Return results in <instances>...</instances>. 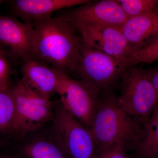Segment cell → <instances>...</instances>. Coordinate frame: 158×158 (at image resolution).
<instances>
[{"mask_svg": "<svg viewBox=\"0 0 158 158\" xmlns=\"http://www.w3.org/2000/svg\"><path fill=\"white\" fill-rule=\"evenodd\" d=\"M33 26V56L61 72H74L83 41L73 24L56 16L37 20Z\"/></svg>", "mask_w": 158, "mask_h": 158, "instance_id": "obj_1", "label": "cell"}, {"mask_svg": "<svg viewBox=\"0 0 158 158\" xmlns=\"http://www.w3.org/2000/svg\"><path fill=\"white\" fill-rule=\"evenodd\" d=\"M103 93L90 128L96 144V155L118 144L134 150L142 138L144 126L120 107L118 97L111 90Z\"/></svg>", "mask_w": 158, "mask_h": 158, "instance_id": "obj_2", "label": "cell"}, {"mask_svg": "<svg viewBox=\"0 0 158 158\" xmlns=\"http://www.w3.org/2000/svg\"><path fill=\"white\" fill-rule=\"evenodd\" d=\"M118 105L126 113L146 126L156 105L158 97L148 77L145 69L131 65L120 78Z\"/></svg>", "mask_w": 158, "mask_h": 158, "instance_id": "obj_3", "label": "cell"}, {"mask_svg": "<svg viewBox=\"0 0 158 158\" xmlns=\"http://www.w3.org/2000/svg\"><path fill=\"white\" fill-rule=\"evenodd\" d=\"M130 66L128 58L111 56L83 42L74 72L80 78L79 81L101 93L111 90Z\"/></svg>", "mask_w": 158, "mask_h": 158, "instance_id": "obj_4", "label": "cell"}, {"mask_svg": "<svg viewBox=\"0 0 158 158\" xmlns=\"http://www.w3.org/2000/svg\"><path fill=\"white\" fill-rule=\"evenodd\" d=\"M11 89L15 104L13 132L24 136L52 120L57 102L43 97L22 78Z\"/></svg>", "mask_w": 158, "mask_h": 158, "instance_id": "obj_5", "label": "cell"}, {"mask_svg": "<svg viewBox=\"0 0 158 158\" xmlns=\"http://www.w3.org/2000/svg\"><path fill=\"white\" fill-rule=\"evenodd\" d=\"M52 125L53 139L69 158H94L96 146L91 131L57 102Z\"/></svg>", "mask_w": 158, "mask_h": 158, "instance_id": "obj_6", "label": "cell"}, {"mask_svg": "<svg viewBox=\"0 0 158 158\" xmlns=\"http://www.w3.org/2000/svg\"><path fill=\"white\" fill-rule=\"evenodd\" d=\"M74 26L83 43L90 48L119 59L130 58L136 52L120 27L98 24Z\"/></svg>", "mask_w": 158, "mask_h": 158, "instance_id": "obj_7", "label": "cell"}, {"mask_svg": "<svg viewBox=\"0 0 158 158\" xmlns=\"http://www.w3.org/2000/svg\"><path fill=\"white\" fill-rule=\"evenodd\" d=\"M74 25L98 24L121 27L128 19L116 0H102L83 4L59 13Z\"/></svg>", "mask_w": 158, "mask_h": 158, "instance_id": "obj_8", "label": "cell"}, {"mask_svg": "<svg viewBox=\"0 0 158 158\" xmlns=\"http://www.w3.org/2000/svg\"><path fill=\"white\" fill-rule=\"evenodd\" d=\"M99 92L79 80L65 75L60 102L73 117L90 129L99 100Z\"/></svg>", "mask_w": 158, "mask_h": 158, "instance_id": "obj_9", "label": "cell"}, {"mask_svg": "<svg viewBox=\"0 0 158 158\" xmlns=\"http://www.w3.org/2000/svg\"><path fill=\"white\" fill-rule=\"evenodd\" d=\"M22 79L47 99L55 94L62 95L66 73L55 69L34 56L19 62Z\"/></svg>", "mask_w": 158, "mask_h": 158, "instance_id": "obj_10", "label": "cell"}, {"mask_svg": "<svg viewBox=\"0 0 158 158\" xmlns=\"http://www.w3.org/2000/svg\"><path fill=\"white\" fill-rule=\"evenodd\" d=\"M33 26L15 18L0 15V51L15 62L33 56Z\"/></svg>", "mask_w": 158, "mask_h": 158, "instance_id": "obj_11", "label": "cell"}, {"mask_svg": "<svg viewBox=\"0 0 158 158\" xmlns=\"http://www.w3.org/2000/svg\"><path fill=\"white\" fill-rule=\"evenodd\" d=\"M90 0H14L9 1L15 15L33 25L37 20L52 17L56 11L80 6Z\"/></svg>", "mask_w": 158, "mask_h": 158, "instance_id": "obj_12", "label": "cell"}, {"mask_svg": "<svg viewBox=\"0 0 158 158\" xmlns=\"http://www.w3.org/2000/svg\"><path fill=\"white\" fill-rule=\"evenodd\" d=\"M120 30L136 52L142 50L158 37V11L129 18Z\"/></svg>", "mask_w": 158, "mask_h": 158, "instance_id": "obj_13", "label": "cell"}, {"mask_svg": "<svg viewBox=\"0 0 158 158\" xmlns=\"http://www.w3.org/2000/svg\"><path fill=\"white\" fill-rule=\"evenodd\" d=\"M134 150L136 158H158V102Z\"/></svg>", "mask_w": 158, "mask_h": 158, "instance_id": "obj_14", "label": "cell"}, {"mask_svg": "<svg viewBox=\"0 0 158 158\" xmlns=\"http://www.w3.org/2000/svg\"><path fill=\"white\" fill-rule=\"evenodd\" d=\"M22 153L27 158H69L52 138L31 141L23 146Z\"/></svg>", "mask_w": 158, "mask_h": 158, "instance_id": "obj_15", "label": "cell"}, {"mask_svg": "<svg viewBox=\"0 0 158 158\" xmlns=\"http://www.w3.org/2000/svg\"><path fill=\"white\" fill-rule=\"evenodd\" d=\"M15 104L10 85H0V131L13 132Z\"/></svg>", "mask_w": 158, "mask_h": 158, "instance_id": "obj_16", "label": "cell"}, {"mask_svg": "<svg viewBox=\"0 0 158 158\" xmlns=\"http://www.w3.org/2000/svg\"><path fill=\"white\" fill-rule=\"evenodd\" d=\"M129 18L158 11V0H116Z\"/></svg>", "mask_w": 158, "mask_h": 158, "instance_id": "obj_17", "label": "cell"}, {"mask_svg": "<svg viewBox=\"0 0 158 158\" xmlns=\"http://www.w3.org/2000/svg\"><path fill=\"white\" fill-rule=\"evenodd\" d=\"M131 65L158 61V37L146 48L137 52L128 58Z\"/></svg>", "mask_w": 158, "mask_h": 158, "instance_id": "obj_18", "label": "cell"}, {"mask_svg": "<svg viewBox=\"0 0 158 158\" xmlns=\"http://www.w3.org/2000/svg\"><path fill=\"white\" fill-rule=\"evenodd\" d=\"M11 61H14L7 53L0 51V85H10L12 72Z\"/></svg>", "mask_w": 158, "mask_h": 158, "instance_id": "obj_19", "label": "cell"}, {"mask_svg": "<svg viewBox=\"0 0 158 158\" xmlns=\"http://www.w3.org/2000/svg\"><path fill=\"white\" fill-rule=\"evenodd\" d=\"M130 148L124 144H118L99 154L94 158H130L128 154Z\"/></svg>", "mask_w": 158, "mask_h": 158, "instance_id": "obj_20", "label": "cell"}, {"mask_svg": "<svg viewBox=\"0 0 158 158\" xmlns=\"http://www.w3.org/2000/svg\"><path fill=\"white\" fill-rule=\"evenodd\" d=\"M149 81L155 89L158 97V66L155 68L145 69Z\"/></svg>", "mask_w": 158, "mask_h": 158, "instance_id": "obj_21", "label": "cell"}, {"mask_svg": "<svg viewBox=\"0 0 158 158\" xmlns=\"http://www.w3.org/2000/svg\"><path fill=\"white\" fill-rule=\"evenodd\" d=\"M4 2V1H2V0H0V6L2 5V3Z\"/></svg>", "mask_w": 158, "mask_h": 158, "instance_id": "obj_22", "label": "cell"}, {"mask_svg": "<svg viewBox=\"0 0 158 158\" xmlns=\"http://www.w3.org/2000/svg\"><path fill=\"white\" fill-rule=\"evenodd\" d=\"M0 158H2V157H0Z\"/></svg>", "mask_w": 158, "mask_h": 158, "instance_id": "obj_23", "label": "cell"}]
</instances>
